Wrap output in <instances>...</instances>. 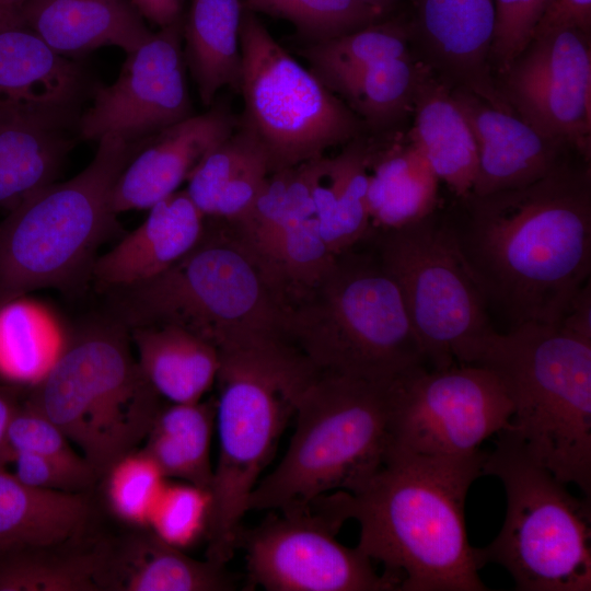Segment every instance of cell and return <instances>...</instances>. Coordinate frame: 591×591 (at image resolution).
<instances>
[{
    "label": "cell",
    "mask_w": 591,
    "mask_h": 591,
    "mask_svg": "<svg viewBox=\"0 0 591 591\" xmlns=\"http://www.w3.org/2000/svg\"><path fill=\"white\" fill-rule=\"evenodd\" d=\"M461 253L488 306L512 326L556 325L591 273L590 167L566 163L531 184L470 195Z\"/></svg>",
    "instance_id": "6da1fadb"
},
{
    "label": "cell",
    "mask_w": 591,
    "mask_h": 591,
    "mask_svg": "<svg viewBox=\"0 0 591 591\" xmlns=\"http://www.w3.org/2000/svg\"><path fill=\"white\" fill-rule=\"evenodd\" d=\"M487 453L427 456L389 450L381 468L354 493L311 506L339 525L359 523L357 547L385 567L403 591H486L467 540L465 500L484 475Z\"/></svg>",
    "instance_id": "7a4b0ae2"
},
{
    "label": "cell",
    "mask_w": 591,
    "mask_h": 591,
    "mask_svg": "<svg viewBox=\"0 0 591 591\" xmlns=\"http://www.w3.org/2000/svg\"><path fill=\"white\" fill-rule=\"evenodd\" d=\"M230 224L205 227L198 243L169 269L113 290L119 323L181 326L218 351L262 339L288 340L289 294Z\"/></svg>",
    "instance_id": "3957f363"
},
{
    "label": "cell",
    "mask_w": 591,
    "mask_h": 591,
    "mask_svg": "<svg viewBox=\"0 0 591 591\" xmlns=\"http://www.w3.org/2000/svg\"><path fill=\"white\" fill-rule=\"evenodd\" d=\"M219 357L215 421L219 452L205 536L207 558L225 565L239 542L248 498L318 372L281 338L227 348Z\"/></svg>",
    "instance_id": "277c9868"
},
{
    "label": "cell",
    "mask_w": 591,
    "mask_h": 591,
    "mask_svg": "<svg viewBox=\"0 0 591 591\" xmlns=\"http://www.w3.org/2000/svg\"><path fill=\"white\" fill-rule=\"evenodd\" d=\"M474 364L503 382L513 405L508 430L525 451L591 499V341L525 322L493 333Z\"/></svg>",
    "instance_id": "5b68a950"
},
{
    "label": "cell",
    "mask_w": 591,
    "mask_h": 591,
    "mask_svg": "<svg viewBox=\"0 0 591 591\" xmlns=\"http://www.w3.org/2000/svg\"><path fill=\"white\" fill-rule=\"evenodd\" d=\"M287 338L320 373L392 382L427 367L396 282L351 248L291 300Z\"/></svg>",
    "instance_id": "8992f818"
},
{
    "label": "cell",
    "mask_w": 591,
    "mask_h": 591,
    "mask_svg": "<svg viewBox=\"0 0 591 591\" xmlns=\"http://www.w3.org/2000/svg\"><path fill=\"white\" fill-rule=\"evenodd\" d=\"M394 381L318 372L298 403L288 450L253 489L248 511L300 512L324 495L358 490L390 449Z\"/></svg>",
    "instance_id": "52a82bcc"
},
{
    "label": "cell",
    "mask_w": 591,
    "mask_h": 591,
    "mask_svg": "<svg viewBox=\"0 0 591 591\" xmlns=\"http://www.w3.org/2000/svg\"><path fill=\"white\" fill-rule=\"evenodd\" d=\"M73 178L51 183L0 222V304L42 288L70 289L91 274L115 227L112 188L139 144L102 138Z\"/></svg>",
    "instance_id": "ba28073f"
},
{
    "label": "cell",
    "mask_w": 591,
    "mask_h": 591,
    "mask_svg": "<svg viewBox=\"0 0 591 591\" xmlns=\"http://www.w3.org/2000/svg\"><path fill=\"white\" fill-rule=\"evenodd\" d=\"M121 323L69 339L27 399L74 444L97 477L144 441L162 406Z\"/></svg>",
    "instance_id": "9c48e42d"
},
{
    "label": "cell",
    "mask_w": 591,
    "mask_h": 591,
    "mask_svg": "<svg viewBox=\"0 0 591 591\" xmlns=\"http://www.w3.org/2000/svg\"><path fill=\"white\" fill-rule=\"evenodd\" d=\"M483 471L501 480L507 510L497 537L476 548L482 567L499 564L520 591H590L591 499L571 495L508 429Z\"/></svg>",
    "instance_id": "30bf717a"
},
{
    "label": "cell",
    "mask_w": 591,
    "mask_h": 591,
    "mask_svg": "<svg viewBox=\"0 0 591 591\" xmlns=\"http://www.w3.org/2000/svg\"><path fill=\"white\" fill-rule=\"evenodd\" d=\"M376 251L398 287L427 367L475 363L496 329L452 225L432 213L414 224L382 231Z\"/></svg>",
    "instance_id": "8fae6325"
},
{
    "label": "cell",
    "mask_w": 591,
    "mask_h": 591,
    "mask_svg": "<svg viewBox=\"0 0 591 591\" xmlns=\"http://www.w3.org/2000/svg\"><path fill=\"white\" fill-rule=\"evenodd\" d=\"M244 102L240 121L267 155L270 173L324 155L361 131L359 116L244 8L240 26Z\"/></svg>",
    "instance_id": "7c38bea8"
},
{
    "label": "cell",
    "mask_w": 591,
    "mask_h": 591,
    "mask_svg": "<svg viewBox=\"0 0 591 591\" xmlns=\"http://www.w3.org/2000/svg\"><path fill=\"white\" fill-rule=\"evenodd\" d=\"M512 401L489 368L454 363L418 367L393 382L389 450L465 456L509 429Z\"/></svg>",
    "instance_id": "4fadbf2b"
},
{
    "label": "cell",
    "mask_w": 591,
    "mask_h": 591,
    "mask_svg": "<svg viewBox=\"0 0 591 591\" xmlns=\"http://www.w3.org/2000/svg\"><path fill=\"white\" fill-rule=\"evenodd\" d=\"M267 519L245 534L250 579L268 591L398 590L358 547L336 540L339 526L308 508Z\"/></svg>",
    "instance_id": "5bb4252c"
},
{
    "label": "cell",
    "mask_w": 591,
    "mask_h": 591,
    "mask_svg": "<svg viewBox=\"0 0 591 591\" xmlns=\"http://www.w3.org/2000/svg\"><path fill=\"white\" fill-rule=\"evenodd\" d=\"M498 84L512 112L542 136L590 158V34L561 28L534 35Z\"/></svg>",
    "instance_id": "9a60e30c"
},
{
    "label": "cell",
    "mask_w": 591,
    "mask_h": 591,
    "mask_svg": "<svg viewBox=\"0 0 591 591\" xmlns=\"http://www.w3.org/2000/svg\"><path fill=\"white\" fill-rule=\"evenodd\" d=\"M184 18L161 27L128 53L116 81L97 85L92 105L80 116L82 140L107 136L140 144L164 128L192 115L183 50Z\"/></svg>",
    "instance_id": "2e32d148"
},
{
    "label": "cell",
    "mask_w": 591,
    "mask_h": 591,
    "mask_svg": "<svg viewBox=\"0 0 591 591\" xmlns=\"http://www.w3.org/2000/svg\"><path fill=\"white\" fill-rule=\"evenodd\" d=\"M315 159L270 173L246 215L230 222L291 300L316 283L336 257L324 243L315 217Z\"/></svg>",
    "instance_id": "e0dca14e"
},
{
    "label": "cell",
    "mask_w": 591,
    "mask_h": 591,
    "mask_svg": "<svg viewBox=\"0 0 591 591\" xmlns=\"http://www.w3.org/2000/svg\"><path fill=\"white\" fill-rule=\"evenodd\" d=\"M94 89L81 63L20 23L0 24V123L77 131Z\"/></svg>",
    "instance_id": "ac0fdd59"
},
{
    "label": "cell",
    "mask_w": 591,
    "mask_h": 591,
    "mask_svg": "<svg viewBox=\"0 0 591 591\" xmlns=\"http://www.w3.org/2000/svg\"><path fill=\"white\" fill-rule=\"evenodd\" d=\"M407 22L420 61L451 89L512 111L493 76L495 0H412Z\"/></svg>",
    "instance_id": "d6986e66"
},
{
    "label": "cell",
    "mask_w": 591,
    "mask_h": 591,
    "mask_svg": "<svg viewBox=\"0 0 591 591\" xmlns=\"http://www.w3.org/2000/svg\"><path fill=\"white\" fill-rule=\"evenodd\" d=\"M222 104L173 124L143 141L125 165L111 193L115 215L149 209L172 195L201 159L237 127Z\"/></svg>",
    "instance_id": "ffe728a7"
},
{
    "label": "cell",
    "mask_w": 591,
    "mask_h": 591,
    "mask_svg": "<svg viewBox=\"0 0 591 591\" xmlns=\"http://www.w3.org/2000/svg\"><path fill=\"white\" fill-rule=\"evenodd\" d=\"M477 147L474 196L531 184L564 162L565 143L546 138L511 111L491 106L477 95L452 89Z\"/></svg>",
    "instance_id": "44dd1931"
},
{
    "label": "cell",
    "mask_w": 591,
    "mask_h": 591,
    "mask_svg": "<svg viewBox=\"0 0 591 591\" xmlns=\"http://www.w3.org/2000/svg\"><path fill=\"white\" fill-rule=\"evenodd\" d=\"M143 222L97 257L91 276L108 290L128 288L162 274L201 239L206 217L186 190H176L149 209Z\"/></svg>",
    "instance_id": "7402d4cb"
},
{
    "label": "cell",
    "mask_w": 591,
    "mask_h": 591,
    "mask_svg": "<svg viewBox=\"0 0 591 591\" xmlns=\"http://www.w3.org/2000/svg\"><path fill=\"white\" fill-rule=\"evenodd\" d=\"M100 591H225L235 588L225 565L197 560L139 528L118 543L99 547Z\"/></svg>",
    "instance_id": "603a6c76"
},
{
    "label": "cell",
    "mask_w": 591,
    "mask_h": 591,
    "mask_svg": "<svg viewBox=\"0 0 591 591\" xmlns=\"http://www.w3.org/2000/svg\"><path fill=\"white\" fill-rule=\"evenodd\" d=\"M19 23L61 55L108 45L128 54L153 34L131 0H27Z\"/></svg>",
    "instance_id": "cb8c5ba5"
},
{
    "label": "cell",
    "mask_w": 591,
    "mask_h": 591,
    "mask_svg": "<svg viewBox=\"0 0 591 591\" xmlns=\"http://www.w3.org/2000/svg\"><path fill=\"white\" fill-rule=\"evenodd\" d=\"M410 143L426 158L438 179L465 199L477 174V147L452 89L430 70L415 93Z\"/></svg>",
    "instance_id": "d4e9b609"
},
{
    "label": "cell",
    "mask_w": 591,
    "mask_h": 591,
    "mask_svg": "<svg viewBox=\"0 0 591 591\" xmlns=\"http://www.w3.org/2000/svg\"><path fill=\"white\" fill-rule=\"evenodd\" d=\"M269 174L264 148L239 121L192 171L185 190L206 218L236 222L251 209Z\"/></svg>",
    "instance_id": "484cf974"
},
{
    "label": "cell",
    "mask_w": 591,
    "mask_h": 591,
    "mask_svg": "<svg viewBox=\"0 0 591 591\" xmlns=\"http://www.w3.org/2000/svg\"><path fill=\"white\" fill-rule=\"evenodd\" d=\"M89 515L83 493L30 487L0 464V554L56 548L77 537Z\"/></svg>",
    "instance_id": "4316f807"
},
{
    "label": "cell",
    "mask_w": 591,
    "mask_h": 591,
    "mask_svg": "<svg viewBox=\"0 0 591 591\" xmlns=\"http://www.w3.org/2000/svg\"><path fill=\"white\" fill-rule=\"evenodd\" d=\"M138 366L161 398L195 403L216 383L220 364L215 346L176 325L131 327Z\"/></svg>",
    "instance_id": "83f0119b"
},
{
    "label": "cell",
    "mask_w": 591,
    "mask_h": 591,
    "mask_svg": "<svg viewBox=\"0 0 591 591\" xmlns=\"http://www.w3.org/2000/svg\"><path fill=\"white\" fill-rule=\"evenodd\" d=\"M368 147L351 140L338 155L315 159L313 204L321 236L327 248L338 255L352 248L369 234Z\"/></svg>",
    "instance_id": "f1b7e54d"
},
{
    "label": "cell",
    "mask_w": 591,
    "mask_h": 591,
    "mask_svg": "<svg viewBox=\"0 0 591 591\" xmlns=\"http://www.w3.org/2000/svg\"><path fill=\"white\" fill-rule=\"evenodd\" d=\"M243 10L242 0H192L184 15V58L205 106L224 86L239 90Z\"/></svg>",
    "instance_id": "f546056e"
},
{
    "label": "cell",
    "mask_w": 591,
    "mask_h": 591,
    "mask_svg": "<svg viewBox=\"0 0 591 591\" xmlns=\"http://www.w3.org/2000/svg\"><path fill=\"white\" fill-rule=\"evenodd\" d=\"M216 401L162 405L140 449L166 479L207 491L213 478L210 460Z\"/></svg>",
    "instance_id": "4dcf8cb0"
},
{
    "label": "cell",
    "mask_w": 591,
    "mask_h": 591,
    "mask_svg": "<svg viewBox=\"0 0 591 591\" xmlns=\"http://www.w3.org/2000/svg\"><path fill=\"white\" fill-rule=\"evenodd\" d=\"M68 341L48 305L27 296L0 304V378L11 385L35 386Z\"/></svg>",
    "instance_id": "1f68e13d"
},
{
    "label": "cell",
    "mask_w": 591,
    "mask_h": 591,
    "mask_svg": "<svg viewBox=\"0 0 591 591\" xmlns=\"http://www.w3.org/2000/svg\"><path fill=\"white\" fill-rule=\"evenodd\" d=\"M439 179L413 144L381 155L369 174L368 208L371 224L381 231L414 224L434 212Z\"/></svg>",
    "instance_id": "d6a6232c"
},
{
    "label": "cell",
    "mask_w": 591,
    "mask_h": 591,
    "mask_svg": "<svg viewBox=\"0 0 591 591\" xmlns=\"http://www.w3.org/2000/svg\"><path fill=\"white\" fill-rule=\"evenodd\" d=\"M70 134L0 123V207L12 210L54 183L72 140Z\"/></svg>",
    "instance_id": "836d02e7"
},
{
    "label": "cell",
    "mask_w": 591,
    "mask_h": 591,
    "mask_svg": "<svg viewBox=\"0 0 591 591\" xmlns=\"http://www.w3.org/2000/svg\"><path fill=\"white\" fill-rule=\"evenodd\" d=\"M407 22L382 20L363 28L318 43L308 44L300 54L311 71L333 92H339L367 68L409 55Z\"/></svg>",
    "instance_id": "e575fe53"
},
{
    "label": "cell",
    "mask_w": 591,
    "mask_h": 591,
    "mask_svg": "<svg viewBox=\"0 0 591 591\" xmlns=\"http://www.w3.org/2000/svg\"><path fill=\"white\" fill-rule=\"evenodd\" d=\"M48 549L0 554V591H100L97 549L66 555Z\"/></svg>",
    "instance_id": "d590c367"
},
{
    "label": "cell",
    "mask_w": 591,
    "mask_h": 591,
    "mask_svg": "<svg viewBox=\"0 0 591 591\" xmlns=\"http://www.w3.org/2000/svg\"><path fill=\"white\" fill-rule=\"evenodd\" d=\"M428 71L409 54L367 68L338 93L358 116L373 125H385L413 105L417 88Z\"/></svg>",
    "instance_id": "8d00e7d4"
},
{
    "label": "cell",
    "mask_w": 591,
    "mask_h": 591,
    "mask_svg": "<svg viewBox=\"0 0 591 591\" xmlns=\"http://www.w3.org/2000/svg\"><path fill=\"white\" fill-rule=\"evenodd\" d=\"M246 10L291 22L309 44L327 40L383 18L359 0H243Z\"/></svg>",
    "instance_id": "74e56055"
},
{
    "label": "cell",
    "mask_w": 591,
    "mask_h": 591,
    "mask_svg": "<svg viewBox=\"0 0 591 591\" xmlns=\"http://www.w3.org/2000/svg\"><path fill=\"white\" fill-rule=\"evenodd\" d=\"M112 512L125 523L148 528L154 505L166 483L153 461L141 450L118 460L105 474Z\"/></svg>",
    "instance_id": "f35d334b"
},
{
    "label": "cell",
    "mask_w": 591,
    "mask_h": 591,
    "mask_svg": "<svg viewBox=\"0 0 591 591\" xmlns=\"http://www.w3.org/2000/svg\"><path fill=\"white\" fill-rule=\"evenodd\" d=\"M209 491L187 483H165L148 528L166 543L184 548L206 535Z\"/></svg>",
    "instance_id": "ab89813d"
},
{
    "label": "cell",
    "mask_w": 591,
    "mask_h": 591,
    "mask_svg": "<svg viewBox=\"0 0 591 591\" xmlns=\"http://www.w3.org/2000/svg\"><path fill=\"white\" fill-rule=\"evenodd\" d=\"M16 452L39 454L76 467H91L85 459L73 450L63 432L28 401L19 404L8 428V464Z\"/></svg>",
    "instance_id": "60d3db41"
},
{
    "label": "cell",
    "mask_w": 591,
    "mask_h": 591,
    "mask_svg": "<svg viewBox=\"0 0 591 591\" xmlns=\"http://www.w3.org/2000/svg\"><path fill=\"white\" fill-rule=\"evenodd\" d=\"M553 0H495L491 66L500 76L526 47Z\"/></svg>",
    "instance_id": "b9f144b4"
},
{
    "label": "cell",
    "mask_w": 591,
    "mask_h": 591,
    "mask_svg": "<svg viewBox=\"0 0 591 591\" xmlns=\"http://www.w3.org/2000/svg\"><path fill=\"white\" fill-rule=\"evenodd\" d=\"M13 475L23 484L44 490L82 493L97 477L91 467H76L67 463L30 452L12 455Z\"/></svg>",
    "instance_id": "7bdbcfd3"
},
{
    "label": "cell",
    "mask_w": 591,
    "mask_h": 591,
    "mask_svg": "<svg viewBox=\"0 0 591 591\" xmlns=\"http://www.w3.org/2000/svg\"><path fill=\"white\" fill-rule=\"evenodd\" d=\"M561 28H578L590 34L591 0H553L533 36Z\"/></svg>",
    "instance_id": "ee69618b"
},
{
    "label": "cell",
    "mask_w": 591,
    "mask_h": 591,
    "mask_svg": "<svg viewBox=\"0 0 591 591\" xmlns=\"http://www.w3.org/2000/svg\"><path fill=\"white\" fill-rule=\"evenodd\" d=\"M556 326L591 341V282L588 280L570 299Z\"/></svg>",
    "instance_id": "f6af8a7d"
},
{
    "label": "cell",
    "mask_w": 591,
    "mask_h": 591,
    "mask_svg": "<svg viewBox=\"0 0 591 591\" xmlns=\"http://www.w3.org/2000/svg\"><path fill=\"white\" fill-rule=\"evenodd\" d=\"M143 19L160 28L184 18V0H131Z\"/></svg>",
    "instance_id": "bcb514c9"
},
{
    "label": "cell",
    "mask_w": 591,
    "mask_h": 591,
    "mask_svg": "<svg viewBox=\"0 0 591 591\" xmlns=\"http://www.w3.org/2000/svg\"><path fill=\"white\" fill-rule=\"evenodd\" d=\"M14 387L0 385V464H8L7 432L11 419L19 406Z\"/></svg>",
    "instance_id": "7dc6e473"
},
{
    "label": "cell",
    "mask_w": 591,
    "mask_h": 591,
    "mask_svg": "<svg viewBox=\"0 0 591 591\" xmlns=\"http://www.w3.org/2000/svg\"><path fill=\"white\" fill-rule=\"evenodd\" d=\"M359 1L374 9L383 18H386L394 10L398 0H359Z\"/></svg>",
    "instance_id": "c3c4849f"
}]
</instances>
